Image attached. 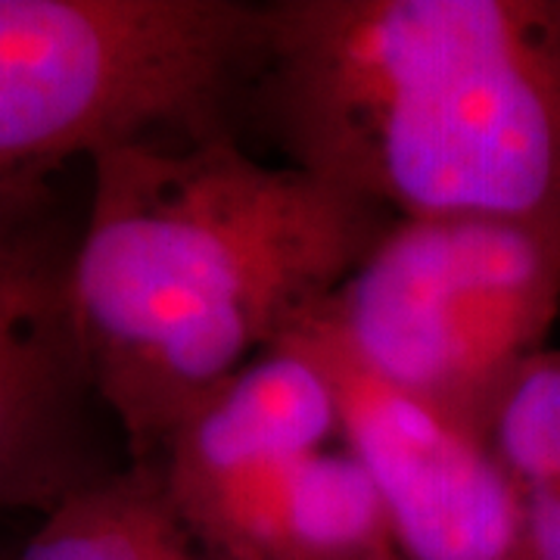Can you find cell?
Listing matches in <instances>:
<instances>
[{"mask_svg": "<svg viewBox=\"0 0 560 560\" xmlns=\"http://www.w3.org/2000/svg\"><path fill=\"white\" fill-rule=\"evenodd\" d=\"M482 430L521 504L514 560H560V349L545 346L523 361Z\"/></svg>", "mask_w": 560, "mask_h": 560, "instance_id": "10", "label": "cell"}, {"mask_svg": "<svg viewBox=\"0 0 560 560\" xmlns=\"http://www.w3.org/2000/svg\"><path fill=\"white\" fill-rule=\"evenodd\" d=\"M386 560H401V558H386Z\"/></svg>", "mask_w": 560, "mask_h": 560, "instance_id": "11", "label": "cell"}, {"mask_svg": "<svg viewBox=\"0 0 560 560\" xmlns=\"http://www.w3.org/2000/svg\"><path fill=\"white\" fill-rule=\"evenodd\" d=\"M558 308V228L448 215L393 221L302 320L383 383L482 430Z\"/></svg>", "mask_w": 560, "mask_h": 560, "instance_id": "4", "label": "cell"}, {"mask_svg": "<svg viewBox=\"0 0 560 560\" xmlns=\"http://www.w3.org/2000/svg\"><path fill=\"white\" fill-rule=\"evenodd\" d=\"M259 50L261 3L0 0V184L231 131Z\"/></svg>", "mask_w": 560, "mask_h": 560, "instance_id": "3", "label": "cell"}, {"mask_svg": "<svg viewBox=\"0 0 560 560\" xmlns=\"http://www.w3.org/2000/svg\"><path fill=\"white\" fill-rule=\"evenodd\" d=\"M194 536L219 560L399 558L381 495L342 442L265 470Z\"/></svg>", "mask_w": 560, "mask_h": 560, "instance_id": "8", "label": "cell"}, {"mask_svg": "<svg viewBox=\"0 0 560 560\" xmlns=\"http://www.w3.org/2000/svg\"><path fill=\"white\" fill-rule=\"evenodd\" d=\"M54 178L0 184V511L47 514L109 474L91 455V411L103 405L72 308L81 219Z\"/></svg>", "mask_w": 560, "mask_h": 560, "instance_id": "5", "label": "cell"}, {"mask_svg": "<svg viewBox=\"0 0 560 560\" xmlns=\"http://www.w3.org/2000/svg\"><path fill=\"white\" fill-rule=\"evenodd\" d=\"M72 308L91 386L131 464L352 275L393 215L234 131L121 143L88 162Z\"/></svg>", "mask_w": 560, "mask_h": 560, "instance_id": "1", "label": "cell"}, {"mask_svg": "<svg viewBox=\"0 0 560 560\" xmlns=\"http://www.w3.org/2000/svg\"><path fill=\"white\" fill-rule=\"evenodd\" d=\"M340 442L327 368L293 334L221 381L162 445L165 495L190 529L265 470Z\"/></svg>", "mask_w": 560, "mask_h": 560, "instance_id": "7", "label": "cell"}, {"mask_svg": "<svg viewBox=\"0 0 560 560\" xmlns=\"http://www.w3.org/2000/svg\"><path fill=\"white\" fill-rule=\"evenodd\" d=\"M290 334L330 374L340 442L381 495L396 555L514 560L521 504L480 427L383 383L308 320Z\"/></svg>", "mask_w": 560, "mask_h": 560, "instance_id": "6", "label": "cell"}, {"mask_svg": "<svg viewBox=\"0 0 560 560\" xmlns=\"http://www.w3.org/2000/svg\"><path fill=\"white\" fill-rule=\"evenodd\" d=\"M20 560H219L180 521L156 464H125L75 489L25 541Z\"/></svg>", "mask_w": 560, "mask_h": 560, "instance_id": "9", "label": "cell"}, {"mask_svg": "<svg viewBox=\"0 0 560 560\" xmlns=\"http://www.w3.org/2000/svg\"><path fill=\"white\" fill-rule=\"evenodd\" d=\"M246 101L393 219L560 231V0H275Z\"/></svg>", "mask_w": 560, "mask_h": 560, "instance_id": "2", "label": "cell"}]
</instances>
